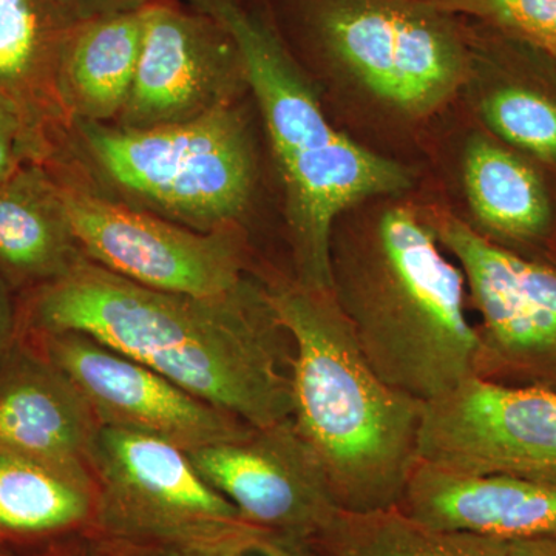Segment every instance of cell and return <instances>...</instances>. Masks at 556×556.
Instances as JSON below:
<instances>
[{
	"mask_svg": "<svg viewBox=\"0 0 556 556\" xmlns=\"http://www.w3.org/2000/svg\"><path fill=\"white\" fill-rule=\"evenodd\" d=\"M327 556H508V543L434 529L399 507L372 511L339 508L313 541Z\"/></svg>",
	"mask_w": 556,
	"mask_h": 556,
	"instance_id": "cell-21",
	"label": "cell"
},
{
	"mask_svg": "<svg viewBox=\"0 0 556 556\" xmlns=\"http://www.w3.org/2000/svg\"><path fill=\"white\" fill-rule=\"evenodd\" d=\"M236 39L285 195L294 280L331 289V240L343 215L394 199L413 175L336 129L277 28L241 0H189Z\"/></svg>",
	"mask_w": 556,
	"mask_h": 556,
	"instance_id": "cell-4",
	"label": "cell"
},
{
	"mask_svg": "<svg viewBox=\"0 0 556 556\" xmlns=\"http://www.w3.org/2000/svg\"><path fill=\"white\" fill-rule=\"evenodd\" d=\"M172 556H313L314 547L308 541L281 535L270 530L258 529L249 535L217 548L203 552H186Z\"/></svg>",
	"mask_w": 556,
	"mask_h": 556,
	"instance_id": "cell-25",
	"label": "cell"
},
{
	"mask_svg": "<svg viewBox=\"0 0 556 556\" xmlns=\"http://www.w3.org/2000/svg\"><path fill=\"white\" fill-rule=\"evenodd\" d=\"M89 466L100 497L94 535L186 554L263 529L208 484L186 450L164 439L101 427Z\"/></svg>",
	"mask_w": 556,
	"mask_h": 556,
	"instance_id": "cell-7",
	"label": "cell"
},
{
	"mask_svg": "<svg viewBox=\"0 0 556 556\" xmlns=\"http://www.w3.org/2000/svg\"><path fill=\"white\" fill-rule=\"evenodd\" d=\"M83 255L43 164H28L0 182V277L14 294L64 276Z\"/></svg>",
	"mask_w": 556,
	"mask_h": 556,
	"instance_id": "cell-18",
	"label": "cell"
},
{
	"mask_svg": "<svg viewBox=\"0 0 556 556\" xmlns=\"http://www.w3.org/2000/svg\"><path fill=\"white\" fill-rule=\"evenodd\" d=\"M311 49L402 118H430L470 79L457 17L426 0H291Z\"/></svg>",
	"mask_w": 556,
	"mask_h": 556,
	"instance_id": "cell-6",
	"label": "cell"
},
{
	"mask_svg": "<svg viewBox=\"0 0 556 556\" xmlns=\"http://www.w3.org/2000/svg\"><path fill=\"white\" fill-rule=\"evenodd\" d=\"M43 166L80 252L102 268L142 287L206 299L232 294L255 276L243 228H186L109 195L68 156Z\"/></svg>",
	"mask_w": 556,
	"mask_h": 556,
	"instance_id": "cell-8",
	"label": "cell"
},
{
	"mask_svg": "<svg viewBox=\"0 0 556 556\" xmlns=\"http://www.w3.org/2000/svg\"><path fill=\"white\" fill-rule=\"evenodd\" d=\"M80 332L255 428L292 416V340L265 278L223 298L159 291L87 257L17 295V334Z\"/></svg>",
	"mask_w": 556,
	"mask_h": 556,
	"instance_id": "cell-1",
	"label": "cell"
},
{
	"mask_svg": "<svg viewBox=\"0 0 556 556\" xmlns=\"http://www.w3.org/2000/svg\"><path fill=\"white\" fill-rule=\"evenodd\" d=\"M108 541L110 556H172L169 552L160 551V548L131 546V544L118 543V541Z\"/></svg>",
	"mask_w": 556,
	"mask_h": 556,
	"instance_id": "cell-30",
	"label": "cell"
},
{
	"mask_svg": "<svg viewBox=\"0 0 556 556\" xmlns=\"http://www.w3.org/2000/svg\"><path fill=\"white\" fill-rule=\"evenodd\" d=\"M153 2L156 0H58L61 9L75 24L105 14L142 10Z\"/></svg>",
	"mask_w": 556,
	"mask_h": 556,
	"instance_id": "cell-26",
	"label": "cell"
},
{
	"mask_svg": "<svg viewBox=\"0 0 556 556\" xmlns=\"http://www.w3.org/2000/svg\"><path fill=\"white\" fill-rule=\"evenodd\" d=\"M249 93L239 46L222 22L177 0L144 9L129 100L115 126L152 129L200 118Z\"/></svg>",
	"mask_w": 556,
	"mask_h": 556,
	"instance_id": "cell-12",
	"label": "cell"
},
{
	"mask_svg": "<svg viewBox=\"0 0 556 556\" xmlns=\"http://www.w3.org/2000/svg\"><path fill=\"white\" fill-rule=\"evenodd\" d=\"M144 38V9L78 22L58 72V93L73 123L113 124L126 108Z\"/></svg>",
	"mask_w": 556,
	"mask_h": 556,
	"instance_id": "cell-19",
	"label": "cell"
},
{
	"mask_svg": "<svg viewBox=\"0 0 556 556\" xmlns=\"http://www.w3.org/2000/svg\"><path fill=\"white\" fill-rule=\"evenodd\" d=\"M456 17H471L540 50L556 46V0H426Z\"/></svg>",
	"mask_w": 556,
	"mask_h": 556,
	"instance_id": "cell-23",
	"label": "cell"
},
{
	"mask_svg": "<svg viewBox=\"0 0 556 556\" xmlns=\"http://www.w3.org/2000/svg\"><path fill=\"white\" fill-rule=\"evenodd\" d=\"M98 506L89 466L0 448V554L94 535Z\"/></svg>",
	"mask_w": 556,
	"mask_h": 556,
	"instance_id": "cell-16",
	"label": "cell"
},
{
	"mask_svg": "<svg viewBox=\"0 0 556 556\" xmlns=\"http://www.w3.org/2000/svg\"><path fill=\"white\" fill-rule=\"evenodd\" d=\"M75 25L58 0H0V98L21 110L53 156L72 129L58 72Z\"/></svg>",
	"mask_w": 556,
	"mask_h": 556,
	"instance_id": "cell-17",
	"label": "cell"
},
{
	"mask_svg": "<svg viewBox=\"0 0 556 556\" xmlns=\"http://www.w3.org/2000/svg\"><path fill=\"white\" fill-rule=\"evenodd\" d=\"M53 150L10 101L0 98V182L28 164H46Z\"/></svg>",
	"mask_w": 556,
	"mask_h": 556,
	"instance_id": "cell-24",
	"label": "cell"
},
{
	"mask_svg": "<svg viewBox=\"0 0 556 556\" xmlns=\"http://www.w3.org/2000/svg\"><path fill=\"white\" fill-rule=\"evenodd\" d=\"M292 340V424L313 450L339 508L397 507L419 460L424 402L379 378L331 289L266 276Z\"/></svg>",
	"mask_w": 556,
	"mask_h": 556,
	"instance_id": "cell-3",
	"label": "cell"
},
{
	"mask_svg": "<svg viewBox=\"0 0 556 556\" xmlns=\"http://www.w3.org/2000/svg\"><path fill=\"white\" fill-rule=\"evenodd\" d=\"M543 51H544V53H547L548 56L552 58V60L556 61V46L555 47H551V49L543 50Z\"/></svg>",
	"mask_w": 556,
	"mask_h": 556,
	"instance_id": "cell-31",
	"label": "cell"
},
{
	"mask_svg": "<svg viewBox=\"0 0 556 556\" xmlns=\"http://www.w3.org/2000/svg\"><path fill=\"white\" fill-rule=\"evenodd\" d=\"M419 459L556 485V391L464 380L424 404Z\"/></svg>",
	"mask_w": 556,
	"mask_h": 556,
	"instance_id": "cell-10",
	"label": "cell"
},
{
	"mask_svg": "<svg viewBox=\"0 0 556 556\" xmlns=\"http://www.w3.org/2000/svg\"><path fill=\"white\" fill-rule=\"evenodd\" d=\"M17 339V295L0 277V361Z\"/></svg>",
	"mask_w": 556,
	"mask_h": 556,
	"instance_id": "cell-28",
	"label": "cell"
},
{
	"mask_svg": "<svg viewBox=\"0 0 556 556\" xmlns=\"http://www.w3.org/2000/svg\"><path fill=\"white\" fill-rule=\"evenodd\" d=\"M399 508L434 529L495 540H556V485L467 473L419 459Z\"/></svg>",
	"mask_w": 556,
	"mask_h": 556,
	"instance_id": "cell-14",
	"label": "cell"
},
{
	"mask_svg": "<svg viewBox=\"0 0 556 556\" xmlns=\"http://www.w3.org/2000/svg\"><path fill=\"white\" fill-rule=\"evenodd\" d=\"M464 189L479 232L527 255L548 247L555 211L540 174L517 153L489 138L475 137L463 164Z\"/></svg>",
	"mask_w": 556,
	"mask_h": 556,
	"instance_id": "cell-20",
	"label": "cell"
},
{
	"mask_svg": "<svg viewBox=\"0 0 556 556\" xmlns=\"http://www.w3.org/2000/svg\"><path fill=\"white\" fill-rule=\"evenodd\" d=\"M21 338L78 388L101 427L150 434L186 452L239 441L255 428L90 336L68 331Z\"/></svg>",
	"mask_w": 556,
	"mask_h": 556,
	"instance_id": "cell-11",
	"label": "cell"
},
{
	"mask_svg": "<svg viewBox=\"0 0 556 556\" xmlns=\"http://www.w3.org/2000/svg\"><path fill=\"white\" fill-rule=\"evenodd\" d=\"M0 556H110L109 541L100 535H87L27 552H3Z\"/></svg>",
	"mask_w": 556,
	"mask_h": 556,
	"instance_id": "cell-27",
	"label": "cell"
},
{
	"mask_svg": "<svg viewBox=\"0 0 556 556\" xmlns=\"http://www.w3.org/2000/svg\"><path fill=\"white\" fill-rule=\"evenodd\" d=\"M508 556H556V540L510 541Z\"/></svg>",
	"mask_w": 556,
	"mask_h": 556,
	"instance_id": "cell-29",
	"label": "cell"
},
{
	"mask_svg": "<svg viewBox=\"0 0 556 556\" xmlns=\"http://www.w3.org/2000/svg\"><path fill=\"white\" fill-rule=\"evenodd\" d=\"M478 314L473 378L556 391V265L501 247L448 211H422Z\"/></svg>",
	"mask_w": 556,
	"mask_h": 556,
	"instance_id": "cell-9",
	"label": "cell"
},
{
	"mask_svg": "<svg viewBox=\"0 0 556 556\" xmlns=\"http://www.w3.org/2000/svg\"><path fill=\"white\" fill-rule=\"evenodd\" d=\"M188 453L241 517L270 532L313 544L339 510L324 468L292 419Z\"/></svg>",
	"mask_w": 556,
	"mask_h": 556,
	"instance_id": "cell-13",
	"label": "cell"
},
{
	"mask_svg": "<svg viewBox=\"0 0 556 556\" xmlns=\"http://www.w3.org/2000/svg\"><path fill=\"white\" fill-rule=\"evenodd\" d=\"M62 153L109 195L200 232L241 228L257 189L240 102L152 129L73 123Z\"/></svg>",
	"mask_w": 556,
	"mask_h": 556,
	"instance_id": "cell-5",
	"label": "cell"
},
{
	"mask_svg": "<svg viewBox=\"0 0 556 556\" xmlns=\"http://www.w3.org/2000/svg\"><path fill=\"white\" fill-rule=\"evenodd\" d=\"M313 556H327V555L320 554V552H317L316 548H314V555Z\"/></svg>",
	"mask_w": 556,
	"mask_h": 556,
	"instance_id": "cell-32",
	"label": "cell"
},
{
	"mask_svg": "<svg viewBox=\"0 0 556 556\" xmlns=\"http://www.w3.org/2000/svg\"><path fill=\"white\" fill-rule=\"evenodd\" d=\"M331 291L358 348L394 390L430 402L473 378L466 278L422 211L386 199L331 240Z\"/></svg>",
	"mask_w": 556,
	"mask_h": 556,
	"instance_id": "cell-2",
	"label": "cell"
},
{
	"mask_svg": "<svg viewBox=\"0 0 556 556\" xmlns=\"http://www.w3.org/2000/svg\"><path fill=\"white\" fill-rule=\"evenodd\" d=\"M479 113L497 138L546 163H556V100L543 91L504 84L482 98Z\"/></svg>",
	"mask_w": 556,
	"mask_h": 556,
	"instance_id": "cell-22",
	"label": "cell"
},
{
	"mask_svg": "<svg viewBox=\"0 0 556 556\" xmlns=\"http://www.w3.org/2000/svg\"><path fill=\"white\" fill-rule=\"evenodd\" d=\"M100 428L78 388L17 336L0 361V448L89 466Z\"/></svg>",
	"mask_w": 556,
	"mask_h": 556,
	"instance_id": "cell-15",
	"label": "cell"
}]
</instances>
